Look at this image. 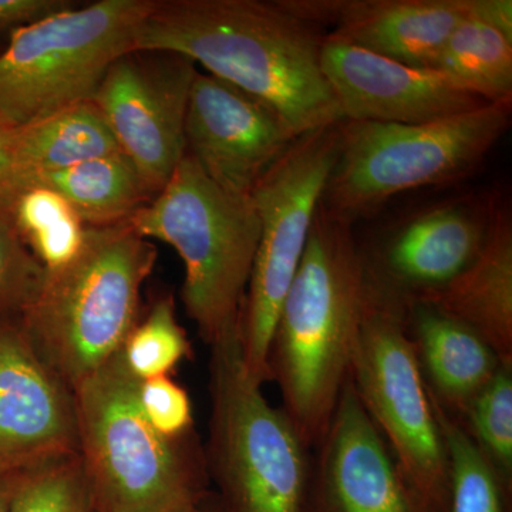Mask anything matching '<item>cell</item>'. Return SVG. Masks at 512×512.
<instances>
[{
    "label": "cell",
    "mask_w": 512,
    "mask_h": 512,
    "mask_svg": "<svg viewBox=\"0 0 512 512\" xmlns=\"http://www.w3.org/2000/svg\"><path fill=\"white\" fill-rule=\"evenodd\" d=\"M128 224L180 256L181 298L201 339L211 348L237 335L259 239L251 198L222 190L185 154L163 190Z\"/></svg>",
    "instance_id": "obj_5"
},
{
    "label": "cell",
    "mask_w": 512,
    "mask_h": 512,
    "mask_svg": "<svg viewBox=\"0 0 512 512\" xmlns=\"http://www.w3.org/2000/svg\"><path fill=\"white\" fill-rule=\"evenodd\" d=\"M316 448L308 512H427L363 409L350 376Z\"/></svg>",
    "instance_id": "obj_16"
},
{
    "label": "cell",
    "mask_w": 512,
    "mask_h": 512,
    "mask_svg": "<svg viewBox=\"0 0 512 512\" xmlns=\"http://www.w3.org/2000/svg\"><path fill=\"white\" fill-rule=\"evenodd\" d=\"M119 355L73 389L79 458L97 512H188L207 498L204 451L167 439L137 399Z\"/></svg>",
    "instance_id": "obj_3"
},
{
    "label": "cell",
    "mask_w": 512,
    "mask_h": 512,
    "mask_svg": "<svg viewBox=\"0 0 512 512\" xmlns=\"http://www.w3.org/2000/svg\"><path fill=\"white\" fill-rule=\"evenodd\" d=\"M157 248L128 222L87 227L80 254L45 284L20 322L39 355L70 389L119 355L138 322L141 289Z\"/></svg>",
    "instance_id": "obj_4"
},
{
    "label": "cell",
    "mask_w": 512,
    "mask_h": 512,
    "mask_svg": "<svg viewBox=\"0 0 512 512\" xmlns=\"http://www.w3.org/2000/svg\"><path fill=\"white\" fill-rule=\"evenodd\" d=\"M25 183L43 184L59 192L87 227L124 224L154 198L121 151Z\"/></svg>",
    "instance_id": "obj_21"
},
{
    "label": "cell",
    "mask_w": 512,
    "mask_h": 512,
    "mask_svg": "<svg viewBox=\"0 0 512 512\" xmlns=\"http://www.w3.org/2000/svg\"><path fill=\"white\" fill-rule=\"evenodd\" d=\"M117 151L116 137L93 100L74 104L15 131L20 185Z\"/></svg>",
    "instance_id": "obj_20"
},
{
    "label": "cell",
    "mask_w": 512,
    "mask_h": 512,
    "mask_svg": "<svg viewBox=\"0 0 512 512\" xmlns=\"http://www.w3.org/2000/svg\"><path fill=\"white\" fill-rule=\"evenodd\" d=\"M9 512H97L79 454L20 473Z\"/></svg>",
    "instance_id": "obj_26"
},
{
    "label": "cell",
    "mask_w": 512,
    "mask_h": 512,
    "mask_svg": "<svg viewBox=\"0 0 512 512\" xmlns=\"http://www.w3.org/2000/svg\"><path fill=\"white\" fill-rule=\"evenodd\" d=\"M137 399L148 423L167 439H183L192 431L190 394L170 376L138 382Z\"/></svg>",
    "instance_id": "obj_29"
},
{
    "label": "cell",
    "mask_w": 512,
    "mask_h": 512,
    "mask_svg": "<svg viewBox=\"0 0 512 512\" xmlns=\"http://www.w3.org/2000/svg\"><path fill=\"white\" fill-rule=\"evenodd\" d=\"M511 109L503 101L431 123L343 121L323 207L353 224L403 192L463 180L505 136Z\"/></svg>",
    "instance_id": "obj_7"
},
{
    "label": "cell",
    "mask_w": 512,
    "mask_h": 512,
    "mask_svg": "<svg viewBox=\"0 0 512 512\" xmlns=\"http://www.w3.org/2000/svg\"><path fill=\"white\" fill-rule=\"evenodd\" d=\"M431 399V397H430ZM446 446L450 495L448 512H504V483L498 471L481 453L466 429L434 403Z\"/></svg>",
    "instance_id": "obj_24"
},
{
    "label": "cell",
    "mask_w": 512,
    "mask_h": 512,
    "mask_svg": "<svg viewBox=\"0 0 512 512\" xmlns=\"http://www.w3.org/2000/svg\"><path fill=\"white\" fill-rule=\"evenodd\" d=\"M46 269L0 208V322L20 319L45 284Z\"/></svg>",
    "instance_id": "obj_28"
},
{
    "label": "cell",
    "mask_w": 512,
    "mask_h": 512,
    "mask_svg": "<svg viewBox=\"0 0 512 512\" xmlns=\"http://www.w3.org/2000/svg\"><path fill=\"white\" fill-rule=\"evenodd\" d=\"M295 138L261 100L211 74L195 76L185 117V154L222 190L251 198Z\"/></svg>",
    "instance_id": "obj_12"
},
{
    "label": "cell",
    "mask_w": 512,
    "mask_h": 512,
    "mask_svg": "<svg viewBox=\"0 0 512 512\" xmlns=\"http://www.w3.org/2000/svg\"><path fill=\"white\" fill-rule=\"evenodd\" d=\"M434 70L487 103L512 101V37L470 13L448 37Z\"/></svg>",
    "instance_id": "obj_23"
},
{
    "label": "cell",
    "mask_w": 512,
    "mask_h": 512,
    "mask_svg": "<svg viewBox=\"0 0 512 512\" xmlns=\"http://www.w3.org/2000/svg\"><path fill=\"white\" fill-rule=\"evenodd\" d=\"M322 70L343 121L431 123L490 104L439 70L394 62L328 36Z\"/></svg>",
    "instance_id": "obj_15"
},
{
    "label": "cell",
    "mask_w": 512,
    "mask_h": 512,
    "mask_svg": "<svg viewBox=\"0 0 512 512\" xmlns=\"http://www.w3.org/2000/svg\"><path fill=\"white\" fill-rule=\"evenodd\" d=\"M201 507H202V505H201ZM201 507H200V508H197V510H192V511H188V512H202V511H201Z\"/></svg>",
    "instance_id": "obj_35"
},
{
    "label": "cell",
    "mask_w": 512,
    "mask_h": 512,
    "mask_svg": "<svg viewBox=\"0 0 512 512\" xmlns=\"http://www.w3.org/2000/svg\"><path fill=\"white\" fill-rule=\"evenodd\" d=\"M70 6L69 0H0V35H10Z\"/></svg>",
    "instance_id": "obj_30"
},
{
    "label": "cell",
    "mask_w": 512,
    "mask_h": 512,
    "mask_svg": "<svg viewBox=\"0 0 512 512\" xmlns=\"http://www.w3.org/2000/svg\"><path fill=\"white\" fill-rule=\"evenodd\" d=\"M404 308L431 399L448 416L463 420L478 394L507 365L476 332L429 303L413 302Z\"/></svg>",
    "instance_id": "obj_18"
},
{
    "label": "cell",
    "mask_w": 512,
    "mask_h": 512,
    "mask_svg": "<svg viewBox=\"0 0 512 512\" xmlns=\"http://www.w3.org/2000/svg\"><path fill=\"white\" fill-rule=\"evenodd\" d=\"M471 15L512 37L511 0H473Z\"/></svg>",
    "instance_id": "obj_32"
},
{
    "label": "cell",
    "mask_w": 512,
    "mask_h": 512,
    "mask_svg": "<svg viewBox=\"0 0 512 512\" xmlns=\"http://www.w3.org/2000/svg\"><path fill=\"white\" fill-rule=\"evenodd\" d=\"M498 471L507 487L512 480V367H501L458 421Z\"/></svg>",
    "instance_id": "obj_27"
},
{
    "label": "cell",
    "mask_w": 512,
    "mask_h": 512,
    "mask_svg": "<svg viewBox=\"0 0 512 512\" xmlns=\"http://www.w3.org/2000/svg\"><path fill=\"white\" fill-rule=\"evenodd\" d=\"M293 15L333 26L330 39L420 69H434L473 0H279Z\"/></svg>",
    "instance_id": "obj_17"
},
{
    "label": "cell",
    "mask_w": 512,
    "mask_h": 512,
    "mask_svg": "<svg viewBox=\"0 0 512 512\" xmlns=\"http://www.w3.org/2000/svg\"><path fill=\"white\" fill-rule=\"evenodd\" d=\"M340 124L295 138L262 177L251 200L259 220L258 248L242 313L239 343L248 375L271 382L272 340L339 153Z\"/></svg>",
    "instance_id": "obj_9"
},
{
    "label": "cell",
    "mask_w": 512,
    "mask_h": 512,
    "mask_svg": "<svg viewBox=\"0 0 512 512\" xmlns=\"http://www.w3.org/2000/svg\"><path fill=\"white\" fill-rule=\"evenodd\" d=\"M19 474L0 473V512H9Z\"/></svg>",
    "instance_id": "obj_33"
},
{
    "label": "cell",
    "mask_w": 512,
    "mask_h": 512,
    "mask_svg": "<svg viewBox=\"0 0 512 512\" xmlns=\"http://www.w3.org/2000/svg\"><path fill=\"white\" fill-rule=\"evenodd\" d=\"M197 66L163 50H131L104 74L93 103L154 197L185 157V117Z\"/></svg>",
    "instance_id": "obj_11"
},
{
    "label": "cell",
    "mask_w": 512,
    "mask_h": 512,
    "mask_svg": "<svg viewBox=\"0 0 512 512\" xmlns=\"http://www.w3.org/2000/svg\"><path fill=\"white\" fill-rule=\"evenodd\" d=\"M15 131L0 119V204H3L20 185L15 157Z\"/></svg>",
    "instance_id": "obj_31"
},
{
    "label": "cell",
    "mask_w": 512,
    "mask_h": 512,
    "mask_svg": "<svg viewBox=\"0 0 512 512\" xmlns=\"http://www.w3.org/2000/svg\"><path fill=\"white\" fill-rule=\"evenodd\" d=\"M0 208L47 274L69 265L84 247L87 225L59 192L46 185H19Z\"/></svg>",
    "instance_id": "obj_22"
},
{
    "label": "cell",
    "mask_w": 512,
    "mask_h": 512,
    "mask_svg": "<svg viewBox=\"0 0 512 512\" xmlns=\"http://www.w3.org/2000/svg\"><path fill=\"white\" fill-rule=\"evenodd\" d=\"M201 511L202 512H222L220 510V507H218V504H211L210 501H208V498H207V500L204 501V503H202Z\"/></svg>",
    "instance_id": "obj_34"
},
{
    "label": "cell",
    "mask_w": 512,
    "mask_h": 512,
    "mask_svg": "<svg viewBox=\"0 0 512 512\" xmlns=\"http://www.w3.org/2000/svg\"><path fill=\"white\" fill-rule=\"evenodd\" d=\"M79 453L73 390L39 355L20 319L0 322V473Z\"/></svg>",
    "instance_id": "obj_13"
},
{
    "label": "cell",
    "mask_w": 512,
    "mask_h": 512,
    "mask_svg": "<svg viewBox=\"0 0 512 512\" xmlns=\"http://www.w3.org/2000/svg\"><path fill=\"white\" fill-rule=\"evenodd\" d=\"M191 352V342L178 322L173 298L163 296L143 319H138L124 340L120 356L128 373L144 382L170 375Z\"/></svg>",
    "instance_id": "obj_25"
},
{
    "label": "cell",
    "mask_w": 512,
    "mask_h": 512,
    "mask_svg": "<svg viewBox=\"0 0 512 512\" xmlns=\"http://www.w3.org/2000/svg\"><path fill=\"white\" fill-rule=\"evenodd\" d=\"M466 325L512 367V221L495 208L477 258L446 288L421 301Z\"/></svg>",
    "instance_id": "obj_19"
},
{
    "label": "cell",
    "mask_w": 512,
    "mask_h": 512,
    "mask_svg": "<svg viewBox=\"0 0 512 512\" xmlns=\"http://www.w3.org/2000/svg\"><path fill=\"white\" fill-rule=\"evenodd\" d=\"M495 207L448 201L414 215L367 258V284L403 306L446 288L477 258Z\"/></svg>",
    "instance_id": "obj_14"
},
{
    "label": "cell",
    "mask_w": 512,
    "mask_h": 512,
    "mask_svg": "<svg viewBox=\"0 0 512 512\" xmlns=\"http://www.w3.org/2000/svg\"><path fill=\"white\" fill-rule=\"evenodd\" d=\"M322 29L279 0H156L134 50L187 57L261 100L301 137L343 123L322 70Z\"/></svg>",
    "instance_id": "obj_1"
},
{
    "label": "cell",
    "mask_w": 512,
    "mask_h": 512,
    "mask_svg": "<svg viewBox=\"0 0 512 512\" xmlns=\"http://www.w3.org/2000/svg\"><path fill=\"white\" fill-rule=\"evenodd\" d=\"M350 380L424 510L448 512L446 446L407 328L406 308L369 284Z\"/></svg>",
    "instance_id": "obj_10"
},
{
    "label": "cell",
    "mask_w": 512,
    "mask_h": 512,
    "mask_svg": "<svg viewBox=\"0 0 512 512\" xmlns=\"http://www.w3.org/2000/svg\"><path fill=\"white\" fill-rule=\"evenodd\" d=\"M204 450L222 512H308L309 448L284 410L248 375L239 333L211 346Z\"/></svg>",
    "instance_id": "obj_6"
},
{
    "label": "cell",
    "mask_w": 512,
    "mask_h": 512,
    "mask_svg": "<svg viewBox=\"0 0 512 512\" xmlns=\"http://www.w3.org/2000/svg\"><path fill=\"white\" fill-rule=\"evenodd\" d=\"M366 303L365 256L352 224L320 202L269 357L281 409L309 448L325 436L348 382Z\"/></svg>",
    "instance_id": "obj_2"
},
{
    "label": "cell",
    "mask_w": 512,
    "mask_h": 512,
    "mask_svg": "<svg viewBox=\"0 0 512 512\" xmlns=\"http://www.w3.org/2000/svg\"><path fill=\"white\" fill-rule=\"evenodd\" d=\"M156 0L70 6L10 33L0 50V119L20 128L92 101L114 60L134 50Z\"/></svg>",
    "instance_id": "obj_8"
}]
</instances>
